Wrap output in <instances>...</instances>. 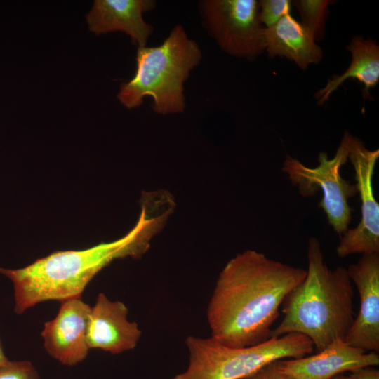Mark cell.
<instances>
[{
  "label": "cell",
  "instance_id": "cell-1",
  "mask_svg": "<svg viewBox=\"0 0 379 379\" xmlns=\"http://www.w3.org/2000/svg\"><path fill=\"white\" fill-rule=\"evenodd\" d=\"M306 274L254 250L237 254L220 272L208 305L211 337L232 347L265 341L284 299Z\"/></svg>",
  "mask_w": 379,
  "mask_h": 379
},
{
  "label": "cell",
  "instance_id": "cell-2",
  "mask_svg": "<svg viewBox=\"0 0 379 379\" xmlns=\"http://www.w3.org/2000/svg\"><path fill=\"white\" fill-rule=\"evenodd\" d=\"M141 211L135 225L124 237L109 243L77 251H60L18 269L0 267V274L13 284L17 314L47 300L60 302L81 297L85 288L114 260L139 258L153 237L165 226L172 208L152 196L140 199Z\"/></svg>",
  "mask_w": 379,
  "mask_h": 379
},
{
  "label": "cell",
  "instance_id": "cell-3",
  "mask_svg": "<svg viewBox=\"0 0 379 379\" xmlns=\"http://www.w3.org/2000/svg\"><path fill=\"white\" fill-rule=\"evenodd\" d=\"M307 263L305 278L284 299V318L270 338L300 333L319 352L338 338L345 339L354 319V292L347 269H330L314 237L308 240Z\"/></svg>",
  "mask_w": 379,
  "mask_h": 379
},
{
  "label": "cell",
  "instance_id": "cell-4",
  "mask_svg": "<svg viewBox=\"0 0 379 379\" xmlns=\"http://www.w3.org/2000/svg\"><path fill=\"white\" fill-rule=\"evenodd\" d=\"M202 59L199 44L176 25L157 46L138 47L134 76L120 85L117 98L126 108L140 107L151 96L153 112L166 115L186 109L184 84Z\"/></svg>",
  "mask_w": 379,
  "mask_h": 379
},
{
  "label": "cell",
  "instance_id": "cell-5",
  "mask_svg": "<svg viewBox=\"0 0 379 379\" xmlns=\"http://www.w3.org/2000/svg\"><path fill=\"white\" fill-rule=\"evenodd\" d=\"M185 343L188 368L173 379H241L272 361L301 358L314 350L312 342L296 333L244 347H228L211 337L189 336Z\"/></svg>",
  "mask_w": 379,
  "mask_h": 379
},
{
  "label": "cell",
  "instance_id": "cell-6",
  "mask_svg": "<svg viewBox=\"0 0 379 379\" xmlns=\"http://www.w3.org/2000/svg\"><path fill=\"white\" fill-rule=\"evenodd\" d=\"M352 135L345 132L335 156L328 159L326 152H320L319 165L306 166L299 160L287 155L282 171L288 175L291 184L297 186L303 197L315 195L319 190L323 197L319 203L334 231L341 237L348 229L352 208L349 199L357 193L356 184L342 178L340 168L347 162Z\"/></svg>",
  "mask_w": 379,
  "mask_h": 379
},
{
  "label": "cell",
  "instance_id": "cell-7",
  "mask_svg": "<svg viewBox=\"0 0 379 379\" xmlns=\"http://www.w3.org/2000/svg\"><path fill=\"white\" fill-rule=\"evenodd\" d=\"M198 9L208 35L225 53L253 60L266 50L265 27L256 0H201Z\"/></svg>",
  "mask_w": 379,
  "mask_h": 379
},
{
  "label": "cell",
  "instance_id": "cell-8",
  "mask_svg": "<svg viewBox=\"0 0 379 379\" xmlns=\"http://www.w3.org/2000/svg\"><path fill=\"white\" fill-rule=\"evenodd\" d=\"M379 150H370L352 135L350 159L354 170L357 191L361 202V220L354 229H348L341 237L336 253L344 258L354 253H379V204L373 187V177Z\"/></svg>",
  "mask_w": 379,
  "mask_h": 379
},
{
  "label": "cell",
  "instance_id": "cell-9",
  "mask_svg": "<svg viewBox=\"0 0 379 379\" xmlns=\"http://www.w3.org/2000/svg\"><path fill=\"white\" fill-rule=\"evenodd\" d=\"M347 271L357 288L360 305L344 340L366 352L379 353V253L362 255Z\"/></svg>",
  "mask_w": 379,
  "mask_h": 379
},
{
  "label": "cell",
  "instance_id": "cell-10",
  "mask_svg": "<svg viewBox=\"0 0 379 379\" xmlns=\"http://www.w3.org/2000/svg\"><path fill=\"white\" fill-rule=\"evenodd\" d=\"M56 317L44 324L41 335L46 352L67 366L84 361L90 350L87 333L91 307L81 297L60 302Z\"/></svg>",
  "mask_w": 379,
  "mask_h": 379
},
{
  "label": "cell",
  "instance_id": "cell-11",
  "mask_svg": "<svg viewBox=\"0 0 379 379\" xmlns=\"http://www.w3.org/2000/svg\"><path fill=\"white\" fill-rule=\"evenodd\" d=\"M279 367L295 379H332L345 371L378 366L379 354L351 346L338 338L317 354L278 360Z\"/></svg>",
  "mask_w": 379,
  "mask_h": 379
},
{
  "label": "cell",
  "instance_id": "cell-12",
  "mask_svg": "<svg viewBox=\"0 0 379 379\" xmlns=\"http://www.w3.org/2000/svg\"><path fill=\"white\" fill-rule=\"evenodd\" d=\"M128 310L123 302L112 301L104 293H99L89 317V348L112 354L134 349L142 332L135 322L128 321Z\"/></svg>",
  "mask_w": 379,
  "mask_h": 379
},
{
  "label": "cell",
  "instance_id": "cell-13",
  "mask_svg": "<svg viewBox=\"0 0 379 379\" xmlns=\"http://www.w3.org/2000/svg\"><path fill=\"white\" fill-rule=\"evenodd\" d=\"M156 4L154 0H95L86 15L89 30L97 35L124 32L132 44L146 46L153 27L142 15L154 9Z\"/></svg>",
  "mask_w": 379,
  "mask_h": 379
},
{
  "label": "cell",
  "instance_id": "cell-14",
  "mask_svg": "<svg viewBox=\"0 0 379 379\" xmlns=\"http://www.w3.org/2000/svg\"><path fill=\"white\" fill-rule=\"evenodd\" d=\"M265 35L269 56L286 57L302 69L319 62L322 58L321 48L315 43L312 32L290 13L265 28Z\"/></svg>",
  "mask_w": 379,
  "mask_h": 379
},
{
  "label": "cell",
  "instance_id": "cell-15",
  "mask_svg": "<svg viewBox=\"0 0 379 379\" xmlns=\"http://www.w3.org/2000/svg\"><path fill=\"white\" fill-rule=\"evenodd\" d=\"M352 53V62L341 75L334 76L324 88L316 94L318 104L323 105L346 79H357L364 86V98H371L369 90L379 81V47L374 41L357 36L347 48Z\"/></svg>",
  "mask_w": 379,
  "mask_h": 379
},
{
  "label": "cell",
  "instance_id": "cell-16",
  "mask_svg": "<svg viewBox=\"0 0 379 379\" xmlns=\"http://www.w3.org/2000/svg\"><path fill=\"white\" fill-rule=\"evenodd\" d=\"M302 19V25L319 39L324 33L328 6L327 0H298L293 1Z\"/></svg>",
  "mask_w": 379,
  "mask_h": 379
},
{
  "label": "cell",
  "instance_id": "cell-17",
  "mask_svg": "<svg viewBox=\"0 0 379 379\" xmlns=\"http://www.w3.org/2000/svg\"><path fill=\"white\" fill-rule=\"evenodd\" d=\"M289 0L259 1V18L265 28L276 24L281 18L290 13Z\"/></svg>",
  "mask_w": 379,
  "mask_h": 379
},
{
  "label": "cell",
  "instance_id": "cell-18",
  "mask_svg": "<svg viewBox=\"0 0 379 379\" xmlns=\"http://www.w3.org/2000/svg\"><path fill=\"white\" fill-rule=\"evenodd\" d=\"M0 379H40L39 373L29 361H14L0 368Z\"/></svg>",
  "mask_w": 379,
  "mask_h": 379
},
{
  "label": "cell",
  "instance_id": "cell-19",
  "mask_svg": "<svg viewBox=\"0 0 379 379\" xmlns=\"http://www.w3.org/2000/svg\"><path fill=\"white\" fill-rule=\"evenodd\" d=\"M241 379H295L279 367L278 360L262 366L255 372Z\"/></svg>",
  "mask_w": 379,
  "mask_h": 379
},
{
  "label": "cell",
  "instance_id": "cell-20",
  "mask_svg": "<svg viewBox=\"0 0 379 379\" xmlns=\"http://www.w3.org/2000/svg\"><path fill=\"white\" fill-rule=\"evenodd\" d=\"M332 379H364V378L357 372H351V374L349 376L338 375Z\"/></svg>",
  "mask_w": 379,
  "mask_h": 379
},
{
  "label": "cell",
  "instance_id": "cell-21",
  "mask_svg": "<svg viewBox=\"0 0 379 379\" xmlns=\"http://www.w3.org/2000/svg\"><path fill=\"white\" fill-rule=\"evenodd\" d=\"M9 362L10 361L8 359V358L6 357L4 354L1 341L0 340V368L7 365Z\"/></svg>",
  "mask_w": 379,
  "mask_h": 379
}]
</instances>
